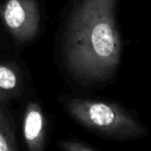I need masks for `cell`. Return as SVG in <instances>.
I'll return each mask as SVG.
<instances>
[{
	"mask_svg": "<svg viewBox=\"0 0 151 151\" xmlns=\"http://www.w3.org/2000/svg\"><path fill=\"white\" fill-rule=\"evenodd\" d=\"M116 1L81 0L73 13L65 33L64 56L68 70L79 80L106 79L119 63Z\"/></svg>",
	"mask_w": 151,
	"mask_h": 151,
	"instance_id": "cell-1",
	"label": "cell"
},
{
	"mask_svg": "<svg viewBox=\"0 0 151 151\" xmlns=\"http://www.w3.org/2000/svg\"><path fill=\"white\" fill-rule=\"evenodd\" d=\"M6 28L19 42H27L36 35L40 12L35 0H7L2 7Z\"/></svg>",
	"mask_w": 151,
	"mask_h": 151,
	"instance_id": "cell-3",
	"label": "cell"
},
{
	"mask_svg": "<svg viewBox=\"0 0 151 151\" xmlns=\"http://www.w3.org/2000/svg\"><path fill=\"white\" fill-rule=\"evenodd\" d=\"M58 146L66 151H93L94 148L83 142H75V141H62L59 142Z\"/></svg>",
	"mask_w": 151,
	"mask_h": 151,
	"instance_id": "cell-7",
	"label": "cell"
},
{
	"mask_svg": "<svg viewBox=\"0 0 151 151\" xmlns=\"http://www.w3.org/2000/svg\"><path fill=\"white\" fill-rule=\"evenodd\" d=\"M67 111L82 125L101 136L114 139H138L146 129L118 105L103 101L73 99Z\"/></svg>",
	"mask_w": 151,
	"mask_h": 151,
	"instance_id": "cell-2",
	"label": "cell"
},
{
	"mask_svg": "<svg viewBox=\"0 0 151 151\" xmlns=\"http://www.w3.org/2000/svg\"><path fill=\"white\" fill-rule=\"evenodd\" d=\"M17 149V140L11 116L0 104V151H15Z\"/></svg>",
	"mask_w": 151,
	"mask_h": 151,
	"instance_id": "cell-6",
	"label": "cell"
},
{
	"mask_svg": "<svg viewBox=\"0 0 151 151\" xmlns=\"http://www.w3.org/2000/svg\"><path fill=\"white\" fill-rule=\"evenodd\" d=\"M24 139L30 151H40L45 146V120L42 109L35 103L27 107L24 118Z\"/></svg>",
	"mask_w": 151,
	"mask_h": 151,
	"instance_id": "cell-4",
	"label": "cell"
},
{
	"mask_svg": "<svg viewBox=\"0 0 151 151\" xmlns=\"http://www.w3.org/2000/svg\"><path fill=\"white\" fill-rule=\"evenodd\" d=\"M20 88V79L14 67L0 64V104L14 97Z\"/></svg>",
	"mask_w": 151,
	"mask_h": 151,
	"instance_id": "cell-5",
	"label": "cell"
}]
</instances>
